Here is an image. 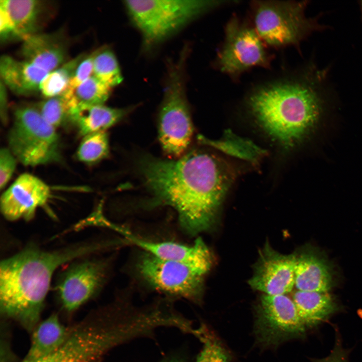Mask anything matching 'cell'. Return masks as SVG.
<instances>
[{
	"instance_id": "obj_1",
	"label": "cell",
	"mask_w": 362,
	"mask_h": 362,
	"mask_svg": "<svg viewBox=\"0 0 362 362\" xmlns=\"http://www.w3.org/2000/svg\"><path fill=\"white\" fill-rule=\"evenodd\" d=\"M139 167L153 203L172 207L182 226L192 234L212 225L234 178L226 161L201 151L176 160L146 156Z\"/></svg>"
},
{
	"instance_id": "obj_2",
	"label": "cell",
	"mask_w": 362,
	"mask_h": 362,
	"mask_svg": "<svg viewBox=\"0 0 362 362\" xmlns=\"http://www.w3.org/2000/svg\"><path fill=\"white\" fill-rule=\"evenodd\" d=\"M326 69L314 65L297 79L275 82L254 90L248 97L250 113L274 140L291 147L313 128L329 93Z\"/></svg>"
},
{
	"instance_id": "obj_3",
	"label": "cell",
	"mask_w": 362,
	"mask_h": 362,
	"mask_svg": "<svg viewBox=\"0 0 362 362\" xmlns=\"http://www.w3.org/2000/svg\"><path fill=\"white\" fill-rule=\"evenodd\" d=\"M98 249L99 245L93 243L51 251L30 246L2 261L1 315L31 332L41 321L52 276L57 268Z\"/></svg>"
},
{
	"instance_id": "obj_4",
	"label": "cell",
	"mask_w": 362,
	"mask_h": 362,
	"mask_svg": "<svg viewBox=\"0 0 362 362\" xmlns=\"http://www.w3.org/2000/svg\"><path fill=\"white\" fill-rule=\"evenodd\" d=\"M147 332L145 317L134 308L113 306L94 310L71 325L65 342L39 359L22 362H103L113 348Z\"/></svg>"
},
{
	"instance_id": "obj_5",
	"label": "cell",
	"mask_w": 362,
	"mask_h": 362,
	"mask_svg": "<svg viewBox=\"0 0 362 362\" xmlns=\"http://www.w3.org/2000/svg\"><path fill=\"white\" fill-rule=\"evenodd\" d=\"M230 1L202 0H131L124 1L132 23L149 50L186 25Z\"/></svg>"
},
{
	"instance_id": "obj_6",
	"label": "cell",
	"mask_w": 362,
	"mask_h": 362,
	"mask_svg": "<svg viewBox=\"0 0 362 362\" xmlns=\"http://www.w3.org/2000/svg\"><path fill=\"white\" fill-rule=\"evenodd\" d=\"M190 47L185 45L176 60H168L158 114V137L166 154L179 157L191 142L193 128L186 92L185 66Z\"/></svg>"
},
{
	"instance_id": "obj_7",
	"label": "cell",
	"mask_w": 362,
	"mask_h": 362,
	"mask_svg": "<svg viewBox=\"0 0 362 362\" xmlns=\"http://www.w3.org/2000/svg\"><path fill=\"white\" fill-rule=\"evenodd\" d=\"M307 1H253L254 29L266 45L281 48L298 45L325 26L317 18L306 16Z\"/></svg>"
},
{
	"instance_id": "obj_8",
	"label": "cell",
	"mask_w": 362,
	"mask_h": 362,
	"mask_svg": "<svg viewBox=\"0 0 362 362\" xmlns=\"http://www.w3.org/2000/svg\"><path fill=\"white\" fill-rule=\"evenodd\" d=\"M8 142V148L24 165H43L60 159V141L56 128L43 118L34 105L15 109Z\"/></svg>"
},
{
	"instance_id": "obj_9",
	"label": "cell",
	"mask_w": 362,
	"mask_h": 362,
	"mask_svg": "<svg viewBox=\"0 0 362 362\" xmlns=\"http://www.w3.org/2000/svg\"><path fill=\"white\" fill-rule=\"evenodd\" d=\"M266 46L251 24L233 16L225 27L216 60L217 68L234 78L253 67L268 68L272 56Z\"/></svg>"
},
{
	"instance_id": "obj_10",
	"label": "cell",
	"mask_w": 362,
	"mask_h": 362,
	"mask_svg": "<svg viewBox=\"0 0 362 362\" xmlns=\"http://www.w3.org/2000/svg\"><path fill=\"white\" fill-rule=\"evenodd\" d=\"M144 279L165 293L198 302L203 278L208 271L182 261L165 260L147 254L139 264Z\"/></svg>"
},
{
	"instance_id": "obj_11",
	"label": "cell",
	"mask_w": 362,
	"mask_h": 362,
	"mask_svg": "<svg viewBox=\"0 0 362 362\" xmlns=\"http://www.w3.org/2000/svg\"><path fill=\"white\" fill-rule=\"evenodd\" d=\"M255 316V335L264 346L278 345L305 330L294 301L286 295H263Z\"/></svg>"
},
{
	"instance_id": "obj_12",
	"label": "cell",
	"mask_w": 362,
	"mask_h": 362,
	"mask_svg": "<svg viewBox=\"0 0 362 362\" xmlns=\"http://www.w3.org/2000/svg\"><path fill=\"white\" fill-rule=\"evenodd\" d=\"M295 254H282L265 245L254 266L249 286L266 295L290 293L295 286Z\"/></svg>"
},
{
	"instance_id": "obj_13",
	"label": "cell",
	"mask_w": 362,
	"mask_h": 362,
	"mask_svg": "<svg viewBox=\"0 0 362 362\" xmlns=\"http://www.w3.org/2000/svg\"><path fill=\"white\" fill-rule=\"evenodd\" d=\"M50 197L51 190L47 184L33 174L23 173L2 195L1 210L9 221H29Z\"/></svg>"
},
{
	"instance_id": "obj_14",
	"label": "cell",
	"mask_w": 362,
	"mask_h": 362,
	"mask_svg": "<svg viewBox=\"0 0 362 362\" xmlns=\"http://www.w3.org/2000/svg\"><path fill=\"white\" fill-rule=\"evenodd\" d=\"M103 276V265L95 260H83L70 266L57 284L63 309L72 312L93 298L101 287Z\"/></svg>"
},
{
	"instance_id": "obj_15",
	"label": "cell",
	"mask_w": 362,
	"mask_h": 362,
	"mask_svg": "<svg viewBox=\"0 0 362 362\" xmlns=\"http://www.w3.org/2000/svg\"><path fill=\"white\" fill-rule=\"evenodd\" d=\"M107 226L116 230L128 241L155 257L182 261L208 271L212 266V254L201 238L197 239L191 245L171 241H152L138 237L127 229L109 221Z\"/></svg>"
},
{
	"instance_id": "obj_16",
	"label": "cell",
	"mask_w": 362,
	"mask_h": 362,
	"mask_svg": "<svg viewBox=\"0 0 362 362\" xmlns=\"http://www.w3.org/2000/svg\"><path fill=\"white\" fill-rule=\"evenodd\" d=\"M23 60L50 72L67 61L68 42L62 32L39 33L22 40Z\"/></svg>"
},
{
	"instance_id": "obj_17",
	"label": "cell",
	"mask_w": 362,
	"mask_h": 362,
	"mask_svg": "<svg viewBox=\"0 0 362 362\" xmlns=\"http://www.w3.org/2000/svg\"><path fill=\"white\" fill-rule=\"evenodd\" d=\"M48 73L24 60H18L7 55L0 58L1 80L17 95L39 92L40 84Z\"/></svg>"
},
{
	"instance_id": "obj_18",
	"label": "cell",
	"mask_w": 362,
	"mask_h": 362,
	"mask_svg": "<svg viewBox=\"0 0 362 362\" xmlns=\"http://www.w3.org/2000/svg\"><path fill=\"white\" fill-rule=\"evenodd\" d=\"M71 326H66L53 313L40 321L32 331L31 343L23 360L34 361L58 349L67 338Z\"/></svg>"
},
{
	"instance_id": "obj_19",
	"label": "cell",
	"mask_w": 362,
	"mask_h": 362,
	"mask_svg": "<svg viewBox=\"0 0 362 362\" xmlns=\"http://www.w3.org/2000/svg\"><path fill=\"white\" fill-rule=\"evenodd\" d=\"M13 23L18 39L40 33L46 20L48 4L37 0H1Z\"/></svg>"
},
{
	"instance_id": "obj_20",
	"label": "cell",
	"mask_w": 362,
	"mask_h": 362,
	"mask_svg": "<svg viewBox=\"0 0 362 362\" xmlns=\"http://www.w3.org/2000/svg\"><path fill=\"white\" fill-rule=\"evenodd\" d=\"M295 286L299 291L327 292L332 283L330 268L314 253L295 254Z\"/></svg>"
},
{
	"instance_id": "obj_21",
	"label": "cell",
	"mask_w": 362,
	"mask_h": 362,
	"mask_svg": "<svg viewBox=\"0 0 362 362\" xmlns=\"http://www.w3.org/2000/svg\"><path fill=\"white\" fill-rule=\"evenodd\" d=\"M132 108H114L103 105L79 107L73 111L70 122L80 135L105 131L122 120Z\"/></svg>"
},
{
	"instance_id": "obj_22",
	"label": "cell",
	"mask_w": 362,
	"mask_h": 362,
	"mask_svg": "<svg viewBox=\"0 0 362 362\" xmlns=\"http://www.w3.org/2000/svg\"><path fill=\"white\" fill-rule=\"evenodd\" d=\"M292 300L305 327L318 324L336 310L335 303L327 292L298 290L293 294Z\"/></svg>"
},
{
	"instance_id": "obj_23",
	"label": "cell",
	"mask_w": 362,
	"mask_h": 362,
	"mask_svg": "<svg viewBox=\"0 0 362 362\" xmlns=\"http://www.w3.org/2000/svg\"><path fill=\"white\" fill-rule=\"evenodd\" d=\"M111 90L93 75L71 92L62 95L67 98L72 112L79 107L104 104Z\"/></svg>"
},
{
	"instance_id": "obj_24",
	"label": "cell",
	"mask_w": 362,
	"mask_h": 362,
	"mask_svg": "<svg viewBox=\"0 0 362 362\" xmlns=\"http://www.w3.org/2000/svg\"><path fill=\"white\" fill-rule=\"evenodd\" d=\"M85 55L81 54L49 72L40 84L39 92L46 99L62 95L66 89L78 64Z\"/></svg>"
},
{
	"instance_id": "obj_25",
	"label": "cell",
	"mask_w": 362,
	"mask_h": 362,
	"mask_svg": "<svg viewBox=\"0 0 362 362\" xmlns=\"http://www.w3.org/2000/svg\"><path fill=\"white\" fill-rule=\"evenodd\" d=\"M93 75L111 88L122 82L123 76L119 64L111 49L104 47L97 49L94 61Z\"/></svg>"
},
{
	"instance_id": "obj_26",
	"label": "cell",
	"mask_w": 362,
	"mask_h": 362,
	"mask_svg": "<svg viewBox=\"0 0 362 362\" xmlns=\"http://www.w3.org/2000/svg\"><path fill=\"white\" fill-rule=\"evenodd\" d=\"M109 145L107 133L101 131L83 136L76 152L78 159L87 164L96 163L106 157Z\"/></svg>"
},
{
	"instance_id": "obj_27",
	"label": "cell",
	"mask_w": 362,
	"mask_h": 362,
	"mask_svg": "<svg viewBox=\"0 0 362 362\" xmlns=\"http://www.w3.org/2000/svg\"><path fill=\"white\" fill-rule=\"evenodd\" d=\"M34 105L43 118L55 128L70 122L72 110L63 95L47 98Z\"/></svg>"
},
{
	"instance_id": "obj_28",
	"label": "cell",
	"mask_w": 362,
	"mask_h": 362,
	"mask_svg": "<svg viewBox=\"0 0 362 362\" xmlns=\"http://www.w3.org/2000/svg\"><path fill=\"white\" fill-rule=\"evenodd\" d=\"M200 340L203 346L196 362H228V355L224 349L205 328Z\"/></svg>"
},
{
	"instance_id": "obj_29",
	"label": "cell",
	"mask_w": 362,
	"mask_h": 362,
	"mask_svg": "<svg viewBox=\"0 0 362 362\" xmlns=\"http://www.w3.org/2000/svg\"><path fill=\"white\" fill-rule=\"evenodd\" d=\"M97 52V49L88 55H86L81 60L63 93L71 92L77 86L93 75L94 61Z\"/></svg>"
},
{
	"instance_id": "obj_30",
	"label": "cell",
	"mask_w": 362,
	"mask_h": 362,
	"mask_svg": "<svg viewBox=\"0 0 362 362\" xmlns=\"http://www.w3.org/2000/svg\"><path fill=\"white\" fill-rule=\"evenodd\" d=\"M16 157L8 147L0 150V188L3 190L11 179L16 169Z\"/></svg>"
},
{
	"instance_id": "obj_31",
	"label": "cell",
	"mask_w": 362,
	"mask_h": 362,
	"mask_svg": "<svg viewBox=\"0 0 362 362\" xmlns=\"http://www.w3.org/2000/svg\"><path fill=\"white\" fill-rule=\"evenodd\" d=\"M0 39L3 42L13 39H18L13 22L7 10L1 4Z\"/></svg>"
},
{
	"instance_id": "obj_32",
	"label": "cell",
	"mask_w": 362,
	"mask_h": 362,
	"mask_svg": "<svg viewBox=\"0 0 362 362\" xmlns=\"http://www.w3.org/2000/svg\"><path fill=\"white\" fill-rule=\"evenodd\" d=\"M313 362H348L347 354L337 341L330 354L325 358L315 359Z\"/></svg>"
},
{
	"instance_id": "obj_33",
	"label": "cell",
	"mask_w": 362,
	"mask_h": 362,
	"mask_svg": "<svg viewBox=\"0 0 362 362\" xmlns=\"http://www.w3.org/2000/svg\"><path fill=\"white\" fill-rule=\"evenodd\" d=\"M6 86L1 80L0 84V114L2 123L6 124L8 119V97Z\"/></svg>"
},
{
	"instance_id": "obj_34",
	"label": "cell",
	"mask_w": 362,
	"mask_h": 362,
	"mask_svg": "<svg viewBox=\"0 0 362 362\" xmlns=\"http://www.w3.org/2000/svg\"><path fill=\"white\" fill-rule=\"evenodd\" d=\"M160 362H186L185 359L177 354L169 355Z\"/></svg>"
},
{
	"instance_id": "obj_35",
	"label": "cell",
	"mask_w": 362,
	"mask_h": 362,
	"mask_svg": "<svg viewBox=\"0 0 362 362\" xmlns=\"http://www.w3.org/2000/svg\"><path fill=\"white\" fill-rule=\"evenodd\" d=\"M359 5H360V10H361V14H362V1L360 2Z\"/></svg>"
}]
</instances>
